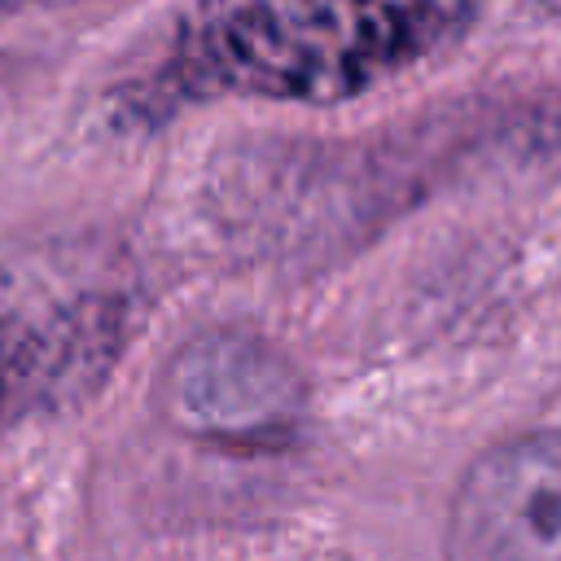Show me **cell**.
<instances>
[{
  "label": "cell",
  "mask_w": 561,
  "mask_h": 561,
  "mask_svg": "<svg viewBox=\"0 0 561 561\" xmlns=\"http://www.w3.org/2000/svg\"><path fill=\"white\" fill-rule=\"evenodd\" d=\"M140 329L136 280L75 245H0V434L83 403Z\"/></svg>",
  "instance_id": "2"
},
{
  "label": "cell",
  "mask_w": 561,
  "mask_h": 561,
  "mask_svg": "<svg viewBox=\"0 0 561 561\" xmlns=\"http://www.w3.org/2000/svg\"><path fill=\"white\" fill-rule=\"evenodd\" d=\"M70 4H92V0H0V22H9V18H31V13H48V9H70Z\"/></svg>",
  "instance_id": "5"
},
{
  "label": "cell",
  "mask_w": 561,
  "mask_h": 561,
  "mask_svg": "<svg viewBox=\"0 0 561 561\" xmlns=\"http://www.w3.org/2000/svg\"><path fill=\"white\" fill-rule=\"evenodd\" d=\"M451 561H561V434L486 447L451 500Z\"/></svg>",
  "instance_id": "3"
},
{
  "label": "cell",
  "mask_w": 561,
  "mask_h": 561,
  "mask_svg": "<svg viewBox=\"0 0 561 561\" xmlns=\"http://www.w3.org/2000/svg\"><path fill=\"white\" fill-rule=\"evenodd\" d=\"M175 425L219 443H263L294 430L302 381L267 342L210 333L184 346L167 377Z\"/></svg>",
  "instance_id": "4"
},
{
  "label": "cell",
  "mask_w": 561,
  "mask_h": 561,
  "mask_svg": "<svg viewBox=\"0 0 561 561\" xmlns=\"http://www.w3.org/2000/svg\"><path fill=\"white\" fill-rule=\"evenodd\" d=\"M482 0H193L101 92L118 136L224 105H342L456 48Z\"/></svg>",
  "instance_id": "1"
}]
</instances>
